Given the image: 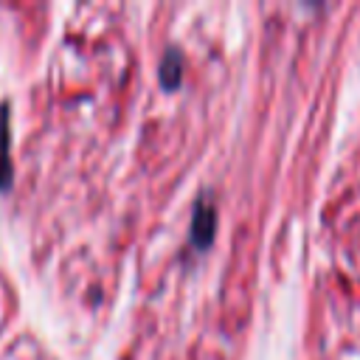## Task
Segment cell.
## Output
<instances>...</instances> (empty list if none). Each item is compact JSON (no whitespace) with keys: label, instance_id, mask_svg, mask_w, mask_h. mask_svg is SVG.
<instances>
[{"label":"cell","instance_id":"1","mask_svg":"<svg viewBox=\"0 0 360 360\" xmlns=\"http://www.w3.org/2000/svg\"><path fill=\"white\" fill-rule=\"evenodd\" d=\"M214 222H217V211L208 200H200L194 208V219H191V239L197 248H205L214 236Z\"/></svg>","mask_w":360,"mask_h":360},{"label":"cell","instance_id":"2","mask_svg":"<svg viewBox=\"0 0 360 360\" xmlns=\"http://www.w3.org/2000/svg\"><path fill=\"white\" fill-rule=\"evenodd\" d=\"M11 127H8V110L0 107V188L11 183Z\"/></svg>","mask_w":360,"mask_h":360},{"label":"cell","instance_id":"3","mask_svg":"<svg viewBox=\"0 0 360 360\" xmlns=\"http://www.w3.org/2000/svg\"><path fill=\"white\" fill-rule=\"evenodd\" d=\"M180 68H183L180 53H177L174 48H169L166 56H163V62H160V82L169 84V87H174V84L180 82Z\"/></svg>","mask_w":360,"mask_h":360}]
</instances>
